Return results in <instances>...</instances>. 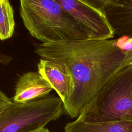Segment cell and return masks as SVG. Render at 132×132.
<instances>
[{
    "mask_svg": "<svg viewBox=\"0 0 132 132\" xmlns=\"http://www.w3.org/2000/svg\"><path fill=\"white\" fill-rule=\"evenodd\" d=\"M105 15L114 35L132 38V0H89Z\"/></svg>",
    "mask_w": 132,
    "mask_h": 132,
    "instance_id": "obj_6",
    "label": "cell"
},
{
    "mask_svg": "<svg viewBox=\"0 0 132 132\" xmlns=\"http://www.w3.org/2000/svg\"><path fill=\"white\" fill-rule=\"evenodd\" d=\"M35 52L40 59L57 62L69 72L74 89L63 106L71 118H77L93 102L124 58V51L116 39L36 43Z\"/></svg>",
    "mask_w": 132,
    "mask_h": 132,
    "instance_id": "obj_1",
    "label": "cell"
},
{
    "mask_svg": "<svg viewBox=\"0 0 132 132\" xmlns=\"http://www.w3.org/2000/svg\"><path fill=\"white\" fill-rule=\"evenodd\" d=\"M53 90L50 85L37 71H30L18 79L12 101L25 103L44 97Z\"/></svg>",
    "mask_w": 132,
    "mask_h": 132,
    "instance_id": "obj_8",
    "label": "cell"
},
{
    "mask_svg": "<svg viewBox=\"0 0 132 132\" xmlns=\"http://www.w3.org/2000/svg\"><path fill=\"white\" fill-rule=\"evenodd\" d=\"M33 132H50V131L47 128H46L45 127H44V128H41L40 129H38V130H36V131H33Z\"/></svg>",
    "mask_w": 132,
    "mask_h": 132,
    "instance_id": "obj_14",
    "label": "cell"
},
{
    "mask_svg": "<svg viewBox=\"0 0 132 132\" xmlns=\"http://www.w3.org/2000/svg\"><path fill=\"white\" fill-rule=\"evenodd\" d=\"M64 132H132V121L90 122L78 118L68 123Z\"/></svg>",
    "mask_w": 132,
    "mask_h": 132,
    "instance_id": "obj_9",
    "label": "cell"
},
{
    "mask_svg": "<svg viewBox=\"0 0 132 132\" xmlns=\"http://www.w3.org/2000/svg\"><path fill=\"white\" fill-rule=\"evenodd\" d=\"M12 60V58L7 54L0 53V64L4 65L9 64Z\"/></svg>",
    "mask_w": 132,
    "mask_h": 132,
    "instance_id": "obj_13",
    "label": "cell"
},
{
    "mask_svg": "<svg viewBox=\"0 0 132 132\" xmlns=\"http://www.w3.org/2000/svg\"><path fill=\"white\" fill-rule=\"evenodd\" d=\"M15 26L12 6L8 0H0V40H5L12 37Z\"/></svg>",
    "mask_w": 132,
    "mask_h": 132,
    "instance_id": "obj_10",
    "label": "cell"
},
{
    "mask_svg": "<svg viewBox=\"0 0 132 132\" xmlns=\"http://www.w3.org/2000/svg\"><path fill=\"white\" fill-rule=\"evenodd\" d=\"M37 69L64 104L71 97L74 89L73 81L67 69L57 62L43 59H40Z\"/></svg>",
    "mask_w": 132,
    "mask_h": 132,
    "instance_id": "obj_7",
    "label": "cell"
},
{
    "mask_svg": "<svg viewBox=\"0 0 132 132\" xmlns=\"http://www.w3.org/2000/svg\"><path fill=\"white\" fill-rule=\"evenodd\" d=\"M12 102V100L0 90V116L11 106Z\"/></svg>",
    "mask_w": 132,
    "mask_h": 132,
    "instance_id": "obj_12",
    "label": "cell"
},
{
    "mask_svg": "<svg viewBox=\"0 0 132 132\" xmlns=\"http://www.w3.org/2000/svg\"><path fill=\"white\" fill-rule=\"evenodd\" d=\"M77 118L90 122L132 121V64L119 70Z\"/></svg>",
    "mask_w": 132,
    "mask_h": 132,
    "instance_id": "obj_3",
    "label": "cell"
},
{
    "mask_svg": "<svg viewBox=\"0 0 132 132\" xmlns=\"http://www.w3.org/2000/svg\"><path fill=\"white\" fill-rule=\"evenodd\" d=\"M126 41V44L121 47L124 51V58L120 69L132 64V38H127Z\"/></svg>",
    "mask_w": 132,
    "mask_h": 132,
    "instance_id": "obj_11",
    "label": "cell"
},
{
    "mask_svg": "<svg viewBox=\"0 0 132 132\" xmlns=\"http://www.w3.org/2000/svg\"><path fill=\"white\" fill-rule=\"evenodd\" d=\"M85 29L92 40L111 39L113 30L104 13L89 0H56Z\"/></svg>",
    "mask_w": 132,
    "mask_h": 132,
    "instance_id": "obj_5",
    "label": "cell"
},
{
    "mask_svg": "<svg viewBox=\"0 0 132 132\" xmlns=\"http://www.w3.org/2000/svg\"><path fill=\"white\" fill-rule=\"evenodd\" d=\"M63 112L61 99L53 95L25 103L12 102L0 116V132H33L57 120Z\"/></svg>",
    "mask_w": 132,
    "mask_h": 132,
    "instance_id": "obj_4",
    "label": "cell"
},
{
    "mask_svg": "<svg viewBox=\"0 0 132 132\" xmlns=\"http://www.w3.org/2000/svg\"><path fill=\"white\" fill-rule=\"evenodd\" d=\"M19 10L26 29L41 43L90 39L56 0H21Z\"/></svg>",
    "mask_w": 132,
    "mask_h": 132,
    "instance_id": "obj_2",
    "label": "cell"
}]
</instances>
